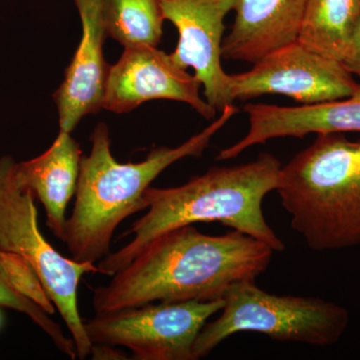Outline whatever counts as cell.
I'll list each match as a JSON object with an SVG mask.
<instances>
[{"label":"cell","mask_w":360,"mask_h":360,"mask_svg":"<svg viewBox=\"0 0 360 360\" xmlns=\"http://www.w3.org/2000/svg\"><path fill=\"white\" fill-rule=\"evenodd\" d=\"M276 252L238 231L208 236L193 224L161 234L94 292L96 312L156 302H215L232 285L255 281Z\"/></svg>","instance_id":"cell-1"},{"label":"cell","mask_w":360,"mask_h":360,"mask_svg":"<svg viewBox=\"0 0 360 360\" xmlns=\"http://www.w3.org/2000/svg\"><path fill=\"white\" fill-rule=\"evenodd\" d=\"M281 167L276 156L265 153L245 165L210 168L180 186H149L143 194L148 212L122 234V238H134L99 260V274L112 276L153 239L195 222H220L283 252L285 245L267 224L262 210L265 196L278 186Z\"/></svg>","instance_id":"cell-2"},{"label":"cell","mask_w":360,"mask_h":360,"mask_svg":"<svg viewBox=\"0 0 360 360\" xmlns=\"http://www.w3.org/2000/svg\"><path fill=\"white\" fill-rule=\"evenodd\" d=\"M238 112L229 104L207 127L176 148L153 149L139 162H118L111 153L110 129L101 122L90 135L91 150L82 156L75 207L63 241L72 259L96 264L110 253L118 225L146 210L144 191L167 168L182 158H200L212 137Z\"/></svg>","instance_id":"cell-3"},{"label":"cell","mask_w":360,"mask_h":360,"mask_svg":"<svg viewBox=\"0 0 360 360\" xmlns=\"http://www.w3.org/2000/svg\"><path fill=\"white\" fill-rule=\"evenodd\" d=\"M276 191L310 250L360 245V141L338 132L317 134L281 167Z\"/></svg>","instance_id":"cell-4"},{"label":"cell","mask_w":360,"mask_h":360,"mask_svg":"<svg viewBox=\"0 0 360 360\" xmlns=\"http://www.w3.org/2000/svg\"><path fill=\"white\" fill-rule=\"evenodd\" d=\"M221 314L206 322L193 345L194 360L207 356L229 336L262 333L283 342L328 347L345 335L349 314L335 302L309 296L276 295L255 281L232 285Z\"/></svg>","instance_id":"cell-5"},{"label":"cell","mask_w":360,"mask_h":360,"mask_svg":"<svg viewBox=\"0 0 360 360\" xmlns=\"http://www.w3.org/2000/svg\"><path fill=\"white\" fill-rule=\"evenodd\" d=\"M16 163L11 156L0 158V250L20 255L34 267L75 341L77 359H85L92 343L78 309V285L84 274L98 269L63 257L45 239L35 196L16 179Z\"/></svg>","instance_id":"cell-6"},{"label":"cell","mask_w":360,"mask_h":360,"mask_svg":"<svg viewBox=\"0 0 360 360\" xmlns=\"http://www.w3.org/2000/svg\"><path fill=\"white\" fill-rule=\"evenodd\" d=\"M224 303V300L153 302L96 312V316L84 322V328L92 345L129 348L132 359L194 360L196 338Z\"/></svg>","instance_id":"cell-7"},{"label":"cell","mask_w":360,"mask_h":360,"mask_svg":"<svg viewBox=\"0 0 360 360\" xmlns=\"http://www.w3.org/2000/svg\"><path fill=\"white\" fill-rule=\"evenodd\" d=\"M360 84L343 63L324 58L300 41L270 52L245 72L225 78L227 101L283 94L298 103L316 104L357 94Z\"/></svg>","instance_id":"cell-8"},{"label":"cell","mask_w":360,"mask_h":360,"mask_svg":"<svg viewBox=\"0 0 360 360\" xmlns=\"http://www.w3.org/2000/svg\"><path fill=\"white\" fill-rule=\"evenodd\" d=\"M201 86L195 75L158 46L127 47L110 65L103 110L122 115L148 101L165 99L188 104L210 120L217 110L201 97Z\"/></svg>","instance_id":"cell-9"},{"label":"cell","mask_w":360,"mask_h":360,"mask_svg":"<svg viewBox=\"0 0 360 360\" xmlns=\"http://www.w3.org/2000/svg\"><path fill=\"white\" fill-rule=\"evenodd\" d=\"M165 20L174 23L179 39L172 58L193 75L205 89L207 103L221 111L231 104L225 92L221 65L224 20L236 0H158Z\"/></svg>","instance_id":"cell-10"},{"label":"cell","mask_w":360,"mask_h":360,"mask_svg":"<svg viewBox=\"0 0 360 360\" xmlns=\"http://www.w3.org/2000/svg\"><path fill=\"white\" fill-rule=\"evenodd\" d=\"M82 21V39L53 94L59 127L72 132L85 116L103 110L110 65L104 58L106 34L101 21V0H75Z\"/></svg>","instance_id":"cell-11"},{"label":"cell","mask_w":360,"mask_h":360,"mask_svg":"<svg viewBox=\"0 0 360 360\" xmlns=\"http://www.w3.org/2000/svg\"><path fill=\"white\" fill-rule=\"evenodd\" d=\"M250 129L243 139L221 149L217 160L238 158L246 149L281 137L302 139L310 134L360 132V90L338 101L302 106L246 104Z\"/></svg>","instance_id":"cell-12"},{"label":"cell","mask_w":360,"mask_h":360,"mask_svg":"<svg viewBox=\"0 0 360 360\" xmlns=\"http://www.w3.org/2000/svg\"><path fill=\"white\" fill-rule=\"evenodd\" d=\"M309 0H236L222 58L255 63L296 41Z\"/></svg>","instance_id":"cell-13"},{"label":"cell","mask_w":360,"mask_h":360,"mask_svg":"<svg viewBox=\"0 0 360 360\" xmlns=\"http://www.w3.org/2000/svg\"><path fill=\"white\" fill-rule=\"evenodd\" d=\"M82 151L70 132L59 130L51 148L42 155L16 163V179L44 205L46 224L63 240L66 208L77 193Z\"/></svg>","instance_id":"cell-14"},{"label":"cell","mask_w":360,"mask_h":360,"mask_svg":"<svg viewBox=\"0 0 360 360\" xmlns=\"http://www.w3.org/2000/svg\"><path fill=\"white\" fill-rule=\"evenodd\" d=\"M360 21V0H309L297 41L324 58L343 61Z\"/></svg>","instance_id":"cell-15"},{"label":"cell","mask_w":360,"mask_h":360,"mask_svg":"<svg viewBox=\"0 0 360 360\" xmlns=\"http://www.w3.org/2000/svg\"><path fill=\"white\" fill-rule=\"evenodd\" d=\"M101 13L106 37L124 49L160 44L165 20L158 0H101Z\"/></svg>","instance_id":"cell-16"},{"label":"cell","mask_w":360,"mask_h":360,"mask_svg":"<svg viewBox=\"0 0 360 360\" xmlns=\"http://www.w3.org/2000/svg\"><path fill=\"white\" fill-rule=\"evenodd\" d=\"M0 307H6L26 315L51 338L59 352L70 357L71 359H77L75 341L65 335L61 326L51 319V315L14 290L2 264L1 250H0Z\"/></svg>","instance_id":"cell-17"},{"label":"cell","mask_w":360,"mask_h":360,"mask_svg":"<svg viewBox=\"0 0 360 360\" xmlns=\"http://www.w3.org/2000/svg\"><path fill=\"white\" fill-rule=\"evenodd\" d=\"M2 264L14 290L41 307L51 316L56 314V305L45 290L37 270L28 260L16 253L1 250Z\"/></svg>","instance_id":"cell-18"},{"label":"cell","mask_w":360,"mask_h":360,"mask_svg":"<svg viewBox=\"0 0 360 360\" xmlns=\"http://www.w3.org/2000/svg\"><path fill=\"white\" fill-rule=\"evenodd\" d=\"M343 65L354 77L360 80V21L355 30L354 40H352V49Z\"/></svg>","instance_id":"cell-19"},{"label":"cell","mask_w":360,"mask_h":360,"mask_svg":"<svg viewBox=\"0 0 360 360\" xmlns=\"http://www.w3.org/2000/svg\"><path fill=\"white\" fill-rule=\"evenodd\" d=\"M90 355L92 359H127L125 355L112 345H92Z\"/></svg>","instance_id":"cell-20"}]
</instances>
